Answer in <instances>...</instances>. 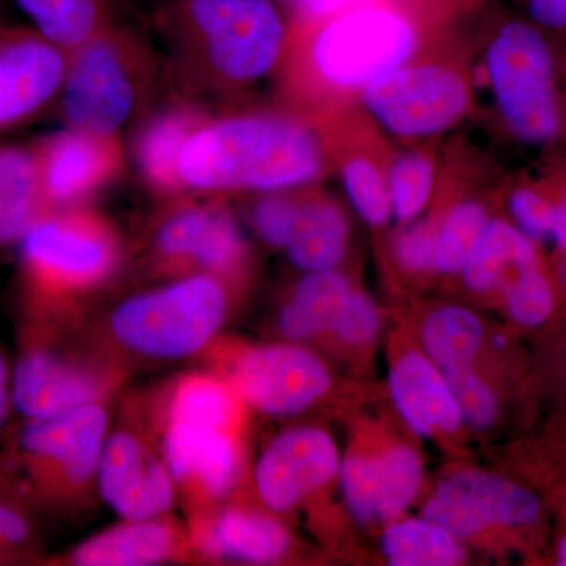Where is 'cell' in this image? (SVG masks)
<instances>
[{
	"instance_id": "27",
	"label": "cell",
	"mask_w": 566,
	"mask_h": 566,
	"mask_svg": "<svg viewBox=\"0 0 566 566\" xmlns=\"http://www.w3.org/2000/svg\"><path fill=\"white\" fill-rule=\"evenodd\" d=\"M424 353L439 370L472 367L482 348L483 324L461 305L436 308L423 324Z\"/></svg>"
},
{
	"instance_id": "11",
	"label": "cell",
	"mask_w": 566,
	"mask_h": 566,
	"mask_svg": "<svg viewBox=\"0 0 566 566\" xmlns=\"http://www.w3.org/2000/svg\"><path fill=\"white\" fill-rule=\"evenodd\" d=\"M346 506L357 523H392L419 494L423 464L411 446L389 447L381 455H352L340 464Z\"/></svg>"
},
{
	"instance_id": "3",
	"label": "cell",
	"mask_w": 566,
	"mask_h": 566,
	"mask_svg": "<svg viewBox=\"0 0 566 566\" xmlns=\"http://www.w3.org/2000/svg\"><path fill=\"white\" fill-rule=\"evenodd\" d=\"M488 73L510 128L531 144H546L560 129L556 76L549 44L531 20H510L488 50Z\"/></svg>"
},
{
	"instance_id": "1",
	"label": "cell",
	"mask_w": 566,
	"mask_h": 566,
	"mask_svg": "<svg viewBox=\"0 0 566 566\" xmlns=\"http://www.w3.org/2000/svg\"><path fill=\"white\" fill-rule=\"evenodd\" d=\"M322 153L312 134L274 118H237L193 134L180 177L197 188L277 189L315 178Z\"/></svg>"
},
{
	"instance_id": "44",
	"label": "cell",
	"mask_w": 566,
	"mask_h": 566,
	"mask_svg": "<svg viewBox=\"0 0 566 566\" xmlns=\"http://www.w3.org/2000/svg\"><path fill=\"white\" fill-rule=\"evenodd\" d=\"M551 237L554 238V241H556L560 248L566 249V188L558 203H554L553 230H551Z\"/></svg>"
},
{
	"instance_id": "35",
	"label": "cell",
	"mask_w": 566,
	"mask_h": 566,
	"mask_svg": "<svg viewBox=\"0 0 566 566\" xmlns=\"http://www.w3.org/2000/svg\"><path fill=\"white\" fill-rule=\"evenodd\" d=\"M189 128L180 118H167L153 126L144 142L140 156L153 180L172 182L180 175V158L189 140Z\"/></svg>"
},
{
	"instance_id": "22",
	"label": "cell",
	"mask_w": 566,
	"mask_h": 566,
	"mask_svg": "<svg viewBox=\"0 0 566 566\" xmlns=\"http://www.w3.org/2000/svg\"><path fill=\"white\" fill-rule=\"evenodd\" d=\"M352 292L348 279L333 270L305 275L283 307L279 318L282 333L292 340H305L331 331Z\"/></svg>"
},
{
	"instance_id": "33",
	"label": "cell",
	"mask_w": 566,
	"mask_h": 566,
	"mask_svg": "<svg viewBox=\"0 0 566 566\" xmlns=\"http://www.w3.org/2000/svg\"><path fill=\"white\" fill-rule=\"evenodd\" d=\"M433 188V166L427 156L409 153L394 164L389 189L392 211L400 221H409L423 210Z\"/></svg>"
},
{
	"instance_id": "30",
	"label": "cell",
	"mask_w": 566,
	"mask_h": 566,
	"mask_svg": "<svg viewBox=\"0 0 566 566\" xmlns=\"http://www.w3.org/2000/svg\"><path fill=\"white\" fill-rule=\"evenodd\" d=\"M44 39L62 46H76L88 39L95 25L93 0H17Z\"/></svg>"
},
{
	"instance_id": "46",
	"label": "cell",
	"mask_w": 566,
	"mask_h": 566,
	"mask_svg": "<svg viewBox=\"0 0 566 566\" xmlns=\"http://www.w3.org/2000/svg\"><path fill=\"white\" fill-rule=\"evenodd\" d=\"M491 342H493L495 349H504L506 346V338L502 334H495Z\"/></svg>"
},
{
	"instance_id": "42",
	"label": "cell",
	"mask_w": 566,
	"mask_h": 566,
	"mask_svg": "<svg viewBox=\"0 0 566 566\" xmlns=\"http://www.w3.org/2000/svg\"><path fill=\"white\" fill-rule=\"evenodd\" d=\"M29 535H31V528L21 513L0 502V549L20 546L28 542Z\"/></svg>"
},
{
	"instance_id": "17",
	"label": "cell",
	"mask_w": 566,
	"mask_h": 566,
	"mask_svg": "<svg viewBox=\"0 0 566 566\" xmlns=\"http://www.w3.org/2000/svg\"><path fill=\"white\" fill-rule=\"evenodd\" d=\"M389 390L398 412L415 433H453L464 422L446 376L422 353H406L394 364Z\"/></svg>"
},
{
	"instance_id": "47",
	"label": "cell",
	"mask_w": 566,
	"mask_h": 566,
	"mask_svg": "<svg viewBox=\"0 0 566 566\" xmlns=\"http://www.w3.org/2000/svg\"><path fill=\"white\" fill-rule=\"evenodd\" d=\"M294 2H296L297 6H300L301 9H303V6H304L305 2H307V0H294Z\"/></svg>"
},
{
	"instance_id": "28",
	"label": "cell",
	"mask_w": 566,
	"mask_h": 566,
	"mask_svg": "<svg viewBox=\"0 0 566 566\" xmlns=\"http://www.w3.org/2000/svg\"><path fill=\"white\" fill-rule=\"evenodd\" d=\"M240 395L232 385L207 375L182 379L170 403V422L232 431Z\"/></svg>"
},
{
	"instance_id": "38",
	"label": "cell",
	"mask_w": 566,
	"mask_h": 566,
	"mask_svg": "<svg viewBox=\"0 0 566 566\" xmlns=\"http://www.w3.org/2000/svg\"><path fill=\"white\" fill-rule=\"evenodd\" d=\"M301 207L282 197H268L256 205L253 212L256 230L277 248H289L300 223Z\"/></svg>"
},
{
	"instance_id": "8",
	"label": "cell",
	"mask_w": 566,
	"mask_h": 566,
	"mask_svg": "<svg viewBox=\"0 0 566 566\" xmlns=\"http://www.w3.org/2000/svg\"><path fill=\"white\" fill-rule=\"evenodd\" d=\"M232 386L259 411L296 415L329 390L331 374L318 356L300 346H263L237 360Z\"/></svg>"
},
{
	"instance_id": "18",
	"label": "cell",
	"mask_w": 566,
	"mask_h": 566,
	"mask_svg": "<svg viewBox=\"0 0 566 566\" xmlns=\"http://www.w3.org/2000/svg\"><path fill=\"white\" fill-rule=\"evenodd\" d=\"M61 52L22 40L0 50V126L20 120L48 102L63 80Z\"/></svg>"
},
{
	"instance_id": "34",
	"label": "cell",
	"mask_w": 566,
	"mask_h": 566,
	"mask_svg": "<svg viewBox=\"0 0 566 566\" xmlns=\"http://www.w3.org/2000/svg\"><path fill=\"white\" fill-rule=\"evenodd\" d=\"M344 180L349 200L365 221L374 226L389 221L394 212L390 189L375 164L363 158L352 159L346 164Z\"/></svg>"
},
{
	"instance_id": "2",
	"label": "cell",
	"mask_w": 566,
	"mask_h": 566,
	"mask_svg": "<svg viewBox=\"0 0 566 566\" xmlns=\"http://www.w3.org/2000/svg\"><path fill=\"white\" fill-rule=\"evenodd\" d=\"M417 0H356L331 14L315 59L342 85H368L400 69L417 46Z\"/></svg>"
},
{
	"instance_id": "40",
	"label": "cell",
	"mask_w": 566,
	"mask_h": 566,
	"mask_svg": "<svg viewBox=\"0 0 566 566\" xmlns=\"http://www.w3.org/2000/svg\"><path fill=\"white\" fill-rule=\"evenodd\" d=\"M436 232L431 223L420 222L398 234L395 255L401 266L415 273L434 270Z\"/></svg>"
},
{
	"instance_id": "36",
	"label": "cell",
	"mask_w": 566,
	"mask_h": 566,
	"mask_svg": "<svg viewBox=\"0 0 566 566\" xmlns=\"http://www.w3.org/2000/svg\"><path fill=\"white\" fill-rule=\"evenodd\" d=\"M442 375L455 395L465 422L475 428L491 427L497 417V398L482 376L476 375L472 367L442 371Z\"/></svg>"
},
{
	"instance_id": "13",
	"label": "cell",
	"mask_w": 566,
	"mask_h": 566,
	"mask_svg": "<svg viewBox=\"0 0 566 566\" xmlns=\"http://www.w3.org/2000/svg\"><path fill=\"white\" fill-rule=\"evenodd\" d=\"M133 106V88L117 55L103 43L82 50L66 81L65 109L82 133L104 136L117 129Z\"/></svg>"
},
{
	"instance_id": "37",
	"label": "cell",
	"mask_w": 566,
	"mask_h": 566,
	"mask_svg": "<svg viewBox=\"0 0 566 566\" xmlns=\"http://www.w3.org/2000/svg\"><path fill=\"white\" fill-rule=\"evenodd\" d=\"M381 315L364 293L353 292L346 297L331 331L346 345L365 346L378 337Z\"/></svg>"
},
{
	"instance_id": "21",
	"label": "cell",
	"mask_w": 566,
	"mask_h": 566,
	"mask_svg": "<svg viewBox=\"0 0 566 566\" xmlns=\"http://www.w3.org/2000/svg\"><path fill=\"white\" fill-rule=\"evenodd\" d=\"M158 243L170 255L193 256L212 268L229 266L241 252L238 227L221 211L182 212L163 227Z\"/></svg>"
},
{
	"instance_id": "6",
	"label": "cell",
	"mask_w": 566,
	"mask_h": 566,
	"mask_svg": "<svg viewBox=\"0 0 566 566\" xmlns=\"http://www.w3.org/2000/svg\"><path fill=\"white\" fill-rule=\"evenodd\" d=\"M539 512L538 499L526 488L491 472L465 469L439 482L423 516L465 539L490 527L527 526Z\"/></svg>"
},
{
	"instance_id": "29",
	"label": "cell",
	"mask_w": 566,
	"mask_h": 566,
	"mask_svg": "<svg viewBox=\"0 0 566 566\" xmlns=\"http://www.w3.org/2000/svg\"><path fill=\"white\" fill-rule=\"evenodd\" d=\"M103 156L84 134H69L51 145L44 161V188L52 199L66 200L87 189L99 177Z\"/></svg>"
},
{
	"instance_id": "39",
	"label": "cell",
	"mask_w": 566,
	"mask_h": 566,
	"mask_svg": "<svg viewBox=\"0 0 566 566\" xmlns=\"http://www.w3.org/2000/svg\"><path fill=\"white\" fill-rule=\"evenodd\" d=\"M510 210L515 218L516 229L528 240H543L551 237L553 230L554 203L542 192L523 188L513 192Z\"/></svg>"
},
{
	"instance_id": "19",
	"label": "cell",
	"mask_w": 566,
	"mask_h": 566,
	"mask_svg": "<svg viewBox=\"0 0 566 566\" xmlns=\"http://www.w3.org/2000/svg\"><path fill=\"white\" fill-rule=\"evenodd\" d=\"M200 543L212 556L271 564L289 553L292 538L273 517L233 509L205 524Z\"/></svg>"
},
{
	"instance_id": "7",
	"label": "cell",
	"mask_w": 566,
	"mask_h": 566,
	"mask_svg": "<svg viewBox=\"0 0 566 566\" xmlns=\"http://www.w3.org/2000/svg\"><path fill=\"white\" fill-rule=\"evenodd\" d=\"M192 11L223 74L253 80L273 66L283 25L266 0H193Z\"/></svg>"
},
{
	"instance_id": "31",
	"label": "cell",
	"mask_w": 566,
	"mask_h": 566,
	"mask_svg": "<svg viewBox=\"0 0 566 566\" xmlns=\"http://www.w3.org/2000/svg\"><path fill=\"white\" fill-rule=\"evenodd\" d=\"M486 222L482 205L464 202L453 208L436 232L434 270L461 273Z\"/></svg>"
},
{
	"instance_id": "32",
	"label": "cell",
	"mask_w": 566,
	"mask_h": 566,
	"mask_svg": "<svg viewBox=\"0 0 566 566\" xmlns=\"http://www.w3.org/2000/svg\"><path fill=\"white\" fill-rule=\"evenodd\" d=\"M502 289L506 311L521 326H538L553 314V290L539 270L538 260L520 264L502 283Z\"/></svg>"
},
{
	"instance_id": "23",
	"label": "cell",
	"mask_w": 566,
	"mask_h": 566,
	"mask_svg": "<svg viewBox=\"0 0 566 566\" xmlns=\"http://www.w3.org/2000/svg\"><path fill=\"white\" fill-rule=\"evenodd\" d=\"M535 249L512 223L488 221L461 274L469 289L485 293L502 286L520 264L534 262Z\"/></svg>"
},
{
	"instance_id": "5",
	"label": "cell",
	"mask_w": 566,
	"mask_h": 566,
	"mask_svg": "<svg viewBox=\"0 0 566 566\" xmlns=\"http://www.w3.org/2000/svg\"><path fill=\"white\" fill-rule=\"evenodd\" d=\"M364 103L390 133L430 136L463 117L469 93L463 77L444 66H400L368 84Z\"/></svg>"
},
{
	"instance_id": "12",
	"label": "cell",
	"mask_w": 566,
	"mask_h": 566,
	"mask_svg": "<svg viewBox=\"0 0 566 566\" xmlns=\"http://www.w3.org/2000/svg\"><path fill=\"white\" fill-rule=\"evenodd\" d=\"M96 472L104 501L128 521L155 520L174 504L169 469L133 434L106 439Z\"/></svg>"
},
{
	"instance_id": "10",
	"label": "cell",
	"mask_w": 566,
	"mask_h": 566,
	"mask_svg": "<svg viewBox=\"0 0 566 566\" xmlns=\"http://www.w3.org/2000/svg\"><path fill=\"white\" fill-rule=\"evenodd\" d=\"M106 430V411L95 401L54 419L32 420L22 428L20 449L36 479L80 485L98 469Z\"/></svg>"
},
{
	"instance_id": "15",
	"label": "cell",
	"mask_w": 566,
	"mask_h": 566,
	"mask_svg": "<svg viewBox=\"0 0 566 566\" xmlns=\"http://www.w3.org/2000/svg\"><path fill=\"white\" fill-rule=\"evenodd\" d=\"M102 390V381L91 371L43 349H32L14 370L11 403L28 419H54L95 403Z\"/></svg>"
},
{
	"instance_id": "25",
	"label": "cell",
	"mask_w": 566,
	"mask_h": 566,
	"mask_svg": "<svg viewBox=\"0 0 566 566\" xmlns=\"http://www.w3.org/2000/svg\"><path fill=\"white\" fill-rule=\"evenodd\" d=\"M40 172L14 148L0 150V243L21 240L39 221Z\"/></svg>"
},
{
	"instance_id": "9",
	"label": "cell",
	"mask_w": 566,
	"mask_h": 566,
	"mask_svg": "<svg viewBox=\"0 0 566 566\" xmlns=\"http://www.w3.org/2000/svg\"><path fill=\"white\" fill-rule=\"evenodd\" d=\"M340 453L322 428L300 427L271 442L256 464L260 499L274 512H289L326 486L340 471Z\"/></svg>"
},
{
	"instance_id": "16",
	"label": "cell",
	"mask_w": 566,
	"mask_h": 566,
	"mask_svg": "<svg viewBox=\"0 0 566 566\" xmlns=\"http://www.w3.org/2000/svg\"><path fill=\"white\" fill-rule=\"evenodd\" d=\"M164 457L174 480L210 497L229 493L240 474V449L232 431L170 422Z\"/></svg>"
},
{
	"instance_id": "4",
	"label": "cell",
	"mask_w": 566,
	"mask_h": 566,
	"mask_svg": "<svg viewBox=\"0 0 566 566\" xmlns=\"http://www.w3.org/2000/svg\"><path fill=\"white\" fill-rule=\"evenodd\" d=\"M226 308L221 285L199 275L126 301L112 316V329L134 352L175 359L202 349L222 326Z\"/></svg>"
},
{
	"instance_id": "45",
	"label": "cell",
	"mask_w": 566,
	"mask_h": 566,
	"mask_svg": "<svg viewBox=\"0 0 566 566\" xmlns=\"http://www.w3.org/2000/svg\"><path fill=\"white\" fill-rule=\"evenodd\" d=\"M558 565L566 566V536L562 538L560 545H558Z\"/></svg>"
},
{
	"instance_id": "20",
	"label": "cell",
	"mask_w": 566,
	"mask_h": 566,
	"mask_svg": "<svg viewBox=\"0 0 566 566\" xmlns=\"http://www.w3.org/2000/svg\"><path fill=\"white\" fill-rule=\"evenodd\" d=\"M175 546L177 536L167 524L153 520L129 521L77 547L73 562L82 566L155 565L172 556Z\"/></svg>"
},
{
	"instance_id": "24",
	"label": "cell",
	"mask_w": 566,
	"mask_h": 566,
	"mask_svg": "<svg viewBox=\"0 0 566 566\" xmlns=\"http://www.w3.org/2000/svg\"><path fill=\"white\" fill-rule=\"evenodd\" d=\"M461 542L428 517H398L386 527L382 551L395 566H453L464 562Z\"/></svg>"
},
{
	"instance_id": "43",
	"label": "cell",
	"mask_w": 566,
	"mask_h": 566,
	"mask_svg": "<svg viewBox=\"0 0 566 566\" xmlns=\"http://www.w3.org/2000/svg\"><path fill=\"white\" fill-rule=\"evenodd\" d=\"M9 367H7L6 357L0 352V428L6 423L7 416H9L11 403V389H10Z\"/></svg>"
},
{
	"instance_id": "14",
	"label": "cell",
	"mask_w": 566,
	"mask_h": 566,
	"mask_svg": "<svg viewBox=\"0 0 566 566\" xmlns=\"http://www.w3.org/2000/svg\"><path fill=\"white\" fill-rule=\"evenodd\" d=\"M22 252L33 282L44 290L91 282L111 263L106 241L69 221L36 222L22 238Z\"/></svg>"
},
{
	"instance_id": "26",
	"label": "cell",
	"mask_w": 566,
	"mask_h": 566,
	"mask_svg": "<svg viewBox=\"0 0 566 566\" xmlns=\"http://www.w3.org/2000/svg\"><path fill=\"white\" fill-rule=\"evenodd\" d=\"M346 238L348 222L344 212L334 203L314 202L301 207L296 234L286 249L293 263L305 271L334 270L344 259Z\"/></svg>"
},
{
	"instance_id": "41",
	"label": "cell",
	"mask_w": 566,
	"mask_h": 566,
	"mask_svg": "<svg viewBox=\"0 0 566 566\" xmlns=\"http://www.w3.org/2000/svg\"><path fill=\"white\" fill-rule=\"evenodd\" d=\"M528 20L542 29L566 31V0H520Z\"/></svg>"
}]
</instances>
